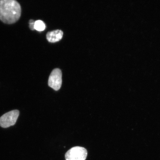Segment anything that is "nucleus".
I'll return each instance as SVG.
<instances>
[{
	"label": "nucleus",
	"instance_id": "6",
	"mask_svg": "<svg viewBox=\"0 0 160 160\" xmlns=\"http://www.w3.org/2000/svg\"><path fill=\"white\" fill-rule=\"evenodd\" d=\"M46 26L44 23L41 20L35 21L34 25L35 30L39 31H44L45 29Z\"/></svg>",
	"mask_w": 160,
	"mask_h": 160
},
{
	"label": "nucleus",
	"instance_id": "7",
	"mask_svg": "<svg viewBox=\"0 0 160 160\" xmlns=\"http://www.w3.org/2000/svg\"><path fill=\"white\" fill-rule=\"evenodd\" d=\"M35 21L33 20H30L29 22V28L32 30H34V25Z\"/></svg>",
	"mask_w": 160,
	"mask_h": 160
},
{
	"label": "nucleus",
	"instance_id": "1",
	"mask_svg": "<svg viewBox=\"0 0 160 160\" xmlns=\"http://www.w3.org/2000/svg\"><path fill=\"white\" fill-rule=\"evenodd\" d=\"M21 13V6L15 0H0V20L11 24L18 21Z\"/></svg>",
	"mask_w": 160,
	"mask_h": 160
},
{
	"label": "nucleus",
	"instance_id": "4",
	"mask_svg": "<svg viewBox=\"0 0 160 160\" xmlns=\"http://www.w3.org/2000/svg\"><path fill=\"white\" fill-rule=\"evenodd\" d=\"M62 84V73L61 70L56 68L52 72L49 80V87L56 91L61 88Z\"/></svg>",
	"mask_w": 160,
	"mask_h": 160
},
{
	"label": "nucleus",
	"instance_id": "2",
	"mask_svg": "<svg viewBox=\"0 0 160 160\" xmlns=\"http://www.w3.org/2000/svg\"><path fill=\"white\" fill-rule=\"evenodd\" d=\"M88 155L87 149L83 147L72 148L65 155L66 160H85Z\"/></svg>",
	"mask_w": 160,
	"mask_h": 160
},
{
	"label": "nucleus",
	"instance_id": "3",
	"mask_svg": "<svg viewBox=\"0 0 160 160\" xmlns=\"http://www.w3.org/2000/svg\"><path fill=\"white\" fill-rule=\"evenodd\" d=\"M19 115V112L18 110H14L6 113L0 118V126L5 128L13 126Z\"/></svg>",
	"mask_w": 160,
	"mask_h": 160
},
{
	"label": "nucleus",
	"instance_id": "5",
	"mask_svg": "<svg viewBox=\"0 0 160 160\" xmlns=\"http://www.w3.org/2000/svg\"><path fill=\"white\" fill-rule=\"evenodd\" d=\"M63 32L60 30L48 32L47 33V38L50 42L55 43L59 41L62 38Z\"/></svg>",
	"mask_w": 160,
	"mask_h": 160
}]
</instances>
